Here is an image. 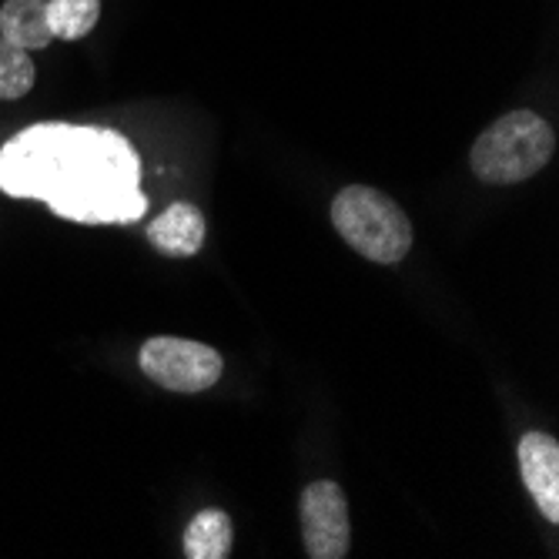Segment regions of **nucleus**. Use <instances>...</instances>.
<instances>
[{
	"label": "nucleus",
	"mask_w": 559,
	"mask_h": 559,
	"mask_svg": "<svg viewBox=\"0 0 559 559\" xmlns=\"http://www.w3.org/2000/svg\"><path fill=\"white\" fill-rule=\"evenodd\" d=\"M141 162L118 131L37 124L0 151V188L40 198L74 222H134L147 212Z\"/></svg>",
	"instance_id": "1"
},
{
	"label": "nucleus",
	"mask_w": 559,
	"mask_h": 559,
	"mask_svg": "<svg viewBox=\"0 0 559 559\" xmlns=\"http://www.w3.org/2000/svg\"><path fill=\"white\" fill-rule=\"evenodd\" d=\"M332 225L348 248L379 265H395L413 251L409 215L369 185H348L335 194Z\"/></svg>",
	"instance_id": "2"
},
{
	"label": "nucleus",
	"mask_w": 559,
	"mask_h": 559,
	"mask_svg": "<svg viewBox=\"0 0 559 559\" xmlns=\"http://www.w3.org/2000/svg\"><path fill=\"white\" fill-rule=\"evenodd\" d=\"M556 151L552 128L533 111H510L492 121L473 144L469 165L486 185H520L539 175Z\"/></svg>",
	"instance_id": "3"
},
{
	"label": "nucleus",
	"mask_w": 559,
	"mask_h": 559,
	"mask_svg": "<svg viewBox=\"0 0 559 559\" xmlns=\"http://www.w3.org/2000/svg\"><path fill=\"white\" fill-rule=\"evenodd\" d=\"M141 372L168 392H205L222 379V355L194 338L155 335L141 345Z\"/></svg>",
	"instance_id": "4"
},
{
	"label": "nucleus",
	"mask_w": 559,
	"mask_h": 559,
	"mask_svg": "<svg viewBox=\"0 0 559 559\" xmlns=\"http://www.w3.org/2000/svg\"><path fill=\"white\" fill-rule=\"evenodd\" d=\"M301 539L305 552L312 559H342L352 546V520H348V499L338 483L319 479L305 486L298 502Z\"/></svg>",
	"instance_id": "5"
},
{
	"label": "nucleus",
	"mask_w": 559,
	"mask_h": 559,
	"mask_svg": "<svg viewBox=\"0 0 559 559\" xmlns=\"http://www.w3.org/2000/svg\"><path fill=\"white\" fill-rule=\"evenodd\" d=\"M520 469L539 513L559 520V442L546 432H526L520 439Z\"/></svg>",
	"instance_id": "6"
},
{
	"label": "nucleus",
	"mask_w": 559,
	"mask_h": 559,
	"mask_svg": "<svg viewBox=\"0 0 559 559\" xmlns=\"http://www.w3.org/2000/svg\"><path fill=\"white\" fill-rule=\"evenodd\" d=\"M205 215H201L191 201H175V205L147 225V241L155 245L162 255L171 259H191L205 245Z\"/></svg>",
	"instance_id": "7"
},
{
	"label": "nucleus",
	"mask_w": 559,
	"mask_h": 559,
	"mask_svg": "<svg viewBox=\"0 0 559 559\" xmlns=\"http://www.w3.org/2000/svg\"><path fill=\"white\" fill-rule=\"evenodd\" d=\"M0 37L24 50L47 47L55 40L47 24V0H8L0 8Z\"/></svg>",
	"instance_id": "8"
},
{
	"label": "nucleus",
	"mask_w": 559,
	"mask_h": 559,
	"mask_svg": "<svg viewBox=\"0 0 559 559\" xmlns=\"http://www.w3.org/2000/svg\"><path fill=\"white\" fill-rule=\"evenodd\" d=\"M235 526L225 510H201L185 530V556L188 559H225L231 556Z\"/></svg>",
	"instance_id": "9"
},
{
	"label": "nucleus",
	"mask_w": 559,
	"mask_h": 559,
	"mask_svg": "<svg viewBox=\"0 0 559 559\" xmlns=\"http://www.w3.org/2000/svg\"><path fill=\"white\" fill-rule=\"evenodd\" d=\"M100 17V0H47L50 34L61 40H81Z\"/></svg>",
	"instance_id": "10"
},
{
	"label": "nucleus",
	"mask_w": 559,
	"mask_h": 559,
	"mask_svg": "<svg viewBox=\"0 0 559 559\" xmlns=\"http://www.w3.org/2000/svg\"><path fill=\"white\" fill-rule=\"evenodd\" d=\"M37 81V68L31 61V50L0 37V97L17 100L24 97Z\"/></svg>",
	"instance_id": "11"
}]
</instances>
